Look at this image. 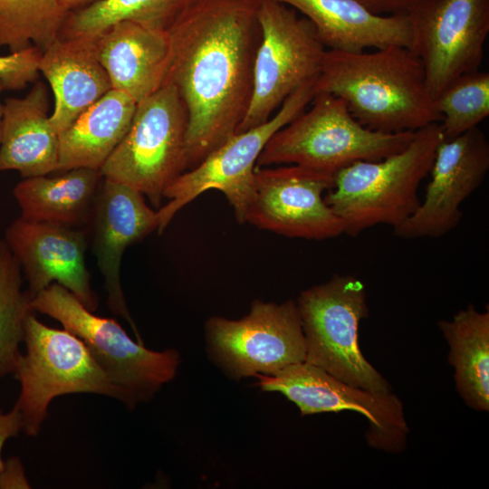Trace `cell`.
I'll list each match as a JSON object with an SVG mask.
<instances>
[{"instance_id": "cell-1", "label": "cell", "mask_w": 489, "mask_h": 489, "mask_svg": "<svg viewBox=\"0 0 489 489\" xmlns=\"http://www.w3.org/2000/svg\"><path fill=\"white\" fill-rule=\"evenodd\" d=\"M260 1L201 0L168 32L165 83L176 86L187 111V170L234 136L247 111Z\"/></svg>"}, {"instance_id": "cell-2", "label": "cell", "mask_w": 489, "mask_h": 489, "mask_svg": "<svg viewBox=\"0 0 489 489\" xmlns=\"http://www.w3.org/2000/svg\"><path fill=\"white\" fill-rule=\"evenodd\" d=\"M313 91L341 98L361 125L380 132H414L442 120L421 62L405 46L326 50Z\"/></svg>"}, {"instance_id": "cell-3", "label": "cell", "mask_w": 489, "mask_h": 489, "mask_svg": "<svg viewBox=\"0 0 489 489\" xmlns=\"http://www.w3.org/2000/svg\"><path fill=\"white\" fill-rule=\"evenodd\" d=\"M443 140L441 124L435 122L417 130L401 151L337 171L324 199L341 219L344 234L357 236L374 225L394 228L406 221L420 204L418 187Z\"/></svg>"}, {"instance_id": "cell-4", "label": "cell", "mask_w": 489, "mask_h": 489, "mask_svg": "<svg viewBox=\"0 0 489 489\" xmlns=\"http://www.w3.org/2000/svg\"><path fill=\"white\" fill-rule=\"evenodd\" d=\"M311 102L310 110L270 138L255 168L298 165L334 175L357 161H378L401 151L416 133L369 129L332 94H315Z\"/></svg>"}, {"instance_id": "cell-5", "label": "cell", "mask_w": 489, "mask_h": 489, "mask_svg": "<svg viewBox=\"0 0 489 489\" xmlns=\"http://www.w3.org/2000/svg\"><path fill=\"white\" fill-rule=\"evenodd\" d=\"M33 310L58 321L76 335L127 398L129 408L147 401L170 381L179 355L168 349L155 351L132 340L115 320L92 313L70 291L53 283L35 295Z\"/></svg>"}, {"instance_id": "cell-6", "label": "cell", "mask_w": 489, "mask_h": 489, "mask_svg": "<svg viewBox=\"0 0 489 489\" xmlns=\"http://www.w3.org/2000/svg\"><path fill=\"white\" fill-rule=\"evenodd\" d=\"M305 338V362L373 392H389L384 377L364 358L360 322L368 317L366 288L352 274H334L302 292L296 302Z\"/></svg>"}, {"instance_id": "cell-7", "label": "cell", "mask_w": 489, "mask_h": 489, "mask_svg": "<svg viewBox=\"0 0 489 489\" xmlns=\"http://www.w3.org/2000/svg\"><path fill=\"white\" fill-rule=\"evenodd\" d=\"M26 347L14 371L21 392L14 406L23 418V431L35 436L47 416L51 401L61 395L93 393L127 405L116 387L76 335L50 328L32 313L24 326Z\"/></svg>"}, {"instance_id": "cell-8", "label": "cell", "mask_w": 489, "mask_h": 489, "mask_svg": "<svg viewBox=\"0 0 489 489\" xmlns=\"http://www.w3.org/2000/svg\"><path fill=\"white\" fill-rule=\"evenodd\" d=\"M187 123L177 89L166 82L137 103L127 134L101 168L102 177L139 191L158 208L165 189L187 170Z\"/></svg>"}, {"instance_id": "cell-9", "label": "cell", "mask_w": 489, "mask_h": 489, "mask_svg": "<svg viewBox=\"0 0 489 489\" xmlns=\"http://www.w3.org/2000/svg\"><path fill=\"white\" fill-rule=\"evenodd\" d=\"M257 19L261 41L254 65L253 92L236 133L266 122L290 94L315 82L327 50L312 24L283 3L261 0Z\"/></svg>"}, {"instance_id": "cell-10", "label": "cell", "mask_w": 489, "mask_h": 489, "mask_svg": "<svg viewBox=\"0 0 489 489\" xmlns=\"http://www.w3.org/2000/svg\"><path fill=\"white\" fill-rule=\"evenodd\" d=\"M313 83H305L290 94L269 120L235 133L198 165L176 177L164 191L163 197L168 201L158 209L157 231L161 234L183 206L210 189L222 192L238 222L245 223L254 193L257 158L270 138L312 101Z\"/></svg>"}, {"instance_id": "cell-11", "label": "cell", "mask_w": 489, "mask_h": 489, "mask_svg": "<svg viewBox=\"0 0 489 489\" xmlns=\"http://www.w3.org/2000/svg\"><path fill=\"white\" fill-rule=\"evenodd\" d=\"M407 15L408 48L421 62L434 101L457 78L479 71L489 34V0H424Z\"/></svg>"}, {"instance_id": "cell-12", "label": "cell", "mask_w": 489, "mask_h": 489, "mask_svg": "<svg viewBox=\"0 0 489 489\" xmlns=\"http://www.w3.org/2000/svg\"><path fill=\"white\" fill-rule=\"evenodd\" d=\"M206 331L212 355L235 378L270 375L305 361L304 333L292 301H256L244 318L213 317Z\"/></svg>"}, {"instance_id": "cell-13", "label": "cell", "mask_w": 489, "mask_h": 489, "mask_svg": "<svg viewBox=\"0 0 489 489\" xmlns=\"http://www.w3.org/2000/svg\"><path fill=\"white\" fill-rule=\"evenodd\" d=\"M256 377L263 390L283 394L302 415L353 410L368 419L366 436L372 447L399 452L406 446L404 408L392 391L373 392L348 384L305 361Z\"/></svg>"}, {"instance_id": "cell-14", "label": "cell", "mask_w": 489, "mask_h": 489, "mask_svg": "<svg viewBox=\"0 0 489 489\" xmlns=\"http://www.w3.org/2000/svg\"><path fill=\"white\" fill-rule=\"evenodd\" d=\"M334 175L298 165L254 169V193L245 222L288 237L313 240L344 234L324 194Z\"/></svg>"}, {"instance_id": "cell-15", "label": "cell", "mask_w": 489, "mask_h": 489, "mask_svg": "<svg viewBox=\"0 0 489 489\" xmlns=\"http://www.w3.org/2000/svg\"><path fill=\"white\" fill-rule=\"evenodd\" d=\"M489 169V143L475 127L437 147L431 179L423 201L402 224L393 228L400 239L437 238L455 228L462 203L484 182Z\"/></svg>"}, {"instance_id": "cell-16", "label": "cell", "mask_w": 489, "mask_h": 489, "mask_svg": "<svg viewBox=\"0 0 489 489\" xmlns=\"http://www.w3.org/2000/svg\"><path fill=\"white\" fill-rule=\"evenodd\" d=\"M5 241L21 265L32 299L57 283L90 311L97 309V295L85 264L87 239L83 231L20 217L7 227Z\"/></svg>"}, {"instance_id": "cell-17", "label": "cell", "mask_w": 489, "mask_h": 489, "mask_svg": "<svg viewBox=\"0 0 489 489\" xmlns=\"http://www.w3.org/2000/svg\"><path fill=\"white\" fill-rule=\"evenodd\" d=\"M93 216V250L103 279L110 311L128 321L137 341L143 343L128 310L120 269L125 249L158 230V210L150 208L139 191L103 177Z\"/></svg>"}, {"instance_id": "cell-18", "label": "cell", "mask_w": 489, "mask_h": 489, "mask_svg": "<svg viewBox=\"0 0 489 489\" xmlns=\"http://www.w3.org/2000/svg\"><path fill=\"white\" fill-rule=\"evenodd\" d=\"M97 52L112 89L137 103L165 84L170 53L168 33L120 21L97 36Z\"/></svg>"}, {"instance_id": "cell-19", "label": "cell", "mask_w": 489, "mask_h": 489, "mask_svg": "<svg viewBox=\"0 0 489 489\" xmlns=\"http://www.w3.org/2000/svg\"><path fill=\"white\" fill-rule=\"evenodd\" d=\"M39 72L53 92L50 121L59 134L112 89L98 56L97 37H59L43 52Z\"/></svg>"}, {"instance_id": "cell-20", "label": "cell", "mask_w": 489, "mask_h": 489, "mask_svg": "<svg viewBox=\"0 0 489 489\" xmlns=\"http://www.w3.org/2000/svg\"><path fill=\"white\" fill-rule=\"evenodd\" d=\"M48 91L36 82L24 98L3 104L0 171L25 177L58 171L59 133L50 121Z\"/></svg>"}, {"instance_id": "cell-21", "label": "cell", "mask_w": 489, "mask_h": 489, "mask_svg": "<svg viewBox=\"0 0 489 489\" xmlns=\"http://www.w3.org/2000/svg\"><path fill=\"white\" fill-rule=\"evenodd\" d=\"M306 17L327 50L350 53L388 45L408 47L407 14H375L354 0H275Z\"/></svg>"}, {"instance_id": "cell-22", "label": "cell", "mask_w": 489, "mask_h": 489, "mask_svg": "<svg viewBox=\"0 0 489 489\" xmlns=\"http://www.w3.org/2000/svg\"><path fill=\"white\" fill-rule=\"evenodd\" d=\"M137 102L111 89L59 134V168L101 169L127 134Z\"/></svg>"}, {"instance_id": "cell-23", "label": "cell", "mask_w": 489, "mask_h": 489, "mask_svg": "<svg viewBox=\"0 0 489 489\" xmlns=\"http://www.w3.org/2000/svg\"><path fill=\"white\" fill-rule=\"evenodd\" d=\"M103 178L101 169L77 168L56 177H25L14 188L21 218L73 226L91 217Z\"/></svg>"}, {"instance_id": "cell-24", "label": "cell", "mask_w": 489, "mask_h": 489, "mask_svg": "<svg viewBox=\"0 0 489 489\" xmlns=\"http://www.w3.org/2000/svg\"><path fill=\"white\" fill-rule=\"evenodd\" d=\"M438 328L449 346L448 363L455 369V387L466 405L489 409V312L472 304Z\"/></svg>"}, {"instance_id": "cell-25", "label": "cell", "mask_w": 489, "mask_h": 489, "mask_svg": "<svg viewBox=\"0 0 489 489\" xmlns=\"http://www.w3.org/2000/svg\"><path fill=\"white\" fill-rule=\"evenodd\" d=\"M201 0H99L68 13L60 37H97L112 24L133 21L168 33Z\"/></svg>"}, {"instance_id": "cell-26", "label": "cell", "mask_w": 489, "mask_h": 489, "mask_svg": "<svg viewBox=\"0 0 489 489\" xmlns=\"http://www.w3.org/2000/svg\"><path fill=\"white\" fill-rule=\"evenodd\" d=\"M68 13L59 0H0V49L45 51L59 38Z\"/></svg>"}, {"instance_id": "cell-27", "label": "cell", "mask_w": 489, "mask_h": 489, "mask_svg": "<svg viewBox=\"0 0 489 489\" xmlns=\"http://www.w3.org/2000/svg\"><path fill=\"white\" fill-rule=\"evenodd\" d=\"M32 298L22 289V268L5 240H0V378L14 373L24 341Z\"/></svg>"}, {"instance_id": "cell-28", "label": "cell", "mask_w": 489, "mask_h": 489, "mask_svg": "<svg viewBox=\"0 0 489 489\" xmlns=\"http://www.w3.org/2000/svg\"><path fill=\"white\" fill-rule=\"evenodd\" d=\"M444 140L477 127L489 115V73L476 71L453 82L436 100Z\"/></svg>"}, {"instance_id": "cell-29", "label": "cell", "mask_w": 489, "mask_h": 489, "mask_svg": "<svg viewBox=\"0 0 489 489\" xmlns=\"http://www.w3.org/2000/svg\"><path fill=\"white\" fill-rule=\"evenodd\" d=\"M43 52L35 46L0 55V82L6 91H18L34 82L39 73Z\"/></svg>"}, {"instance_id": "cell-30", "label": "cell", "mask_w": 489, "mask_h": 489, "mask_svg": "<svg viewBox=\"0 0 489 489\" xmlns=\"http://www.w3.org/2000/svg\"><path fill=\"white\" fill-rule=\"evenodd\" d=\"M30 488L23 465L18 457L4 461L0 469V489Z\"/></svg>"}, {"instance_id": "cell-31", "label": "cell", "mask_w": 489, "mask_h": 489, "mask_svg": "<svg viewBox=\"0 0 489 489\" xmlns=\"http://www.w3.org/2000/svg\"><path fill=\"white\" fill-rule=\"evenodd\" d=\"M369 12L379 15L407 14L424 0H354Z\"/></svg>"}, {"instance_id": "cell-32", "label": "cell", "mask_w": 489, "mask_h": 489, "mask_svg": "<svg viewBox=\"0 0 489 489\" xmlns=\"http://www.w3.org/2000/svg\"><path fill=\"white\" fill-rule=\"evenodd\" d=\"M20 431H23V418L18 408L14 406L7 413L0 409V469L4 463L1 453L5 443L8 438L17 436Z\"/></svg>"}, {"instance_id": "cell-33", "label": "cell", "mask_w": 489, "mask_h": 489, "mask_svg": "<svg viewBox=\"0 0 489 489\" xmlns=\"http://www.w3.org/2000/svg\"><path fill=\"white\" fill-rule=\"evenodd\" d=\"M99 0H59L62 7L68 12L85 7Z\"/></svg>"}, {"instance_id": "cell-34", "label": "cell", "mask_w": 489, "mask_h": 489, "mask_svg": "<svg viewBox=\"0 0 489 489\" xmlns=\"http://www.w3.org/2000/svg\"><path fill=\"white\" fill-rule=\"evenodd\" d=\"M3 91H5V89L0 82V95ZM2 116H3V104L1 103V101H0V142H1V135H2Z\"/></svg>"}]
</instances>
